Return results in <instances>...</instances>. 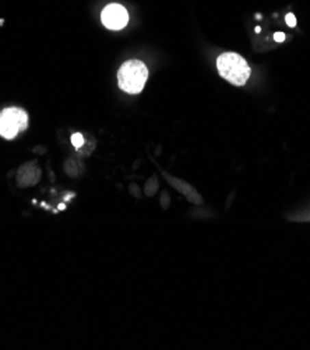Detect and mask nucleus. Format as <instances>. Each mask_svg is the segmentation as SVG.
I'll return each instance as SVG.
<instances>
[{
  "label": "nucleus",
  "mask_w": 310,
  "mask_h": 350,
  "mask_svg": "<svg viewBox=\"0 0 310 350\" xmlns=\"http://www.w3.org/2000/svg\"><path fill=\"white\" fill-rule=\"evenodd\" d=\"M217 68L220 76L228 83L242 87L250 77V67L245 57L233 52H225L217 59Z\"/></svg>",
  "instance_id": "f257e3e1"
},
{
  "label": "nucleus",
  "mask_w": 310,
  "mask_h": 350,
  "mask_svg": "<svg viewBox=\"0 0 310 350\" xmlns=\"http://www.w3.org/2000/svg\"><path fill=\"white\" fill-rule=\"evenodd\" d=\"M148 79V68L140 60H127L118 72V84L127 94H140Z\"/></svg>",
  "instance_id": "f03ea898"
},
{
  "label": "nucleus",
  "mask_w": 310,
  "mask_h": 350,
  "mask_svg": "<svg viewBox=\"0 0 310 350\" xmlns=\"http://www.w3.org/2000/svg\"><path fill=\"white\" fill-rule=\"evenodd\" d=\"M28 126V116L18 108H8L0 113V135L12 139Z\"/></svg>",
  "instance_id": "7ed1b4c3"
},
{
  "label": "nucleus",
  "mask_w": 310,
  "mask_h": 350,
  "mask_svg": "<svg viewBox=\"0 0 310 350\" xmlns=\"http://www.w3.org/2000/svg\"><path fill=\"white\" fill-rule=\"evenodd\" d=\"M101 21L108 29L119 31L126 27L129 21V13L122 5L112 3L102 10Z\"/></svg>",
  "instance_id": "20e7f679"
},
{
  "label": "nucleus",
  "mask_w": 310,
  "mask_h": 350,
  "mask_svg": "<svg viewBox=\"0 0 310 350\" xmlns=\"http://www.w3.org/2000/svg\"><path fill=\"white\" fill-rule=\"evenodd\" d=\"M72 144L76 148H80L84 144V137L80 133H76L72 135Z\"/></svg>",
  "instance_id": "39448f33"
},
{
  "label": "nucleus",
  "mask_w": 310,
  "mask_h": 350,
  "mask_svg": "<svg viewBox=\"0 0 310 350\" xmlns=\"http://www.w3.org/2000/svg\"><path fill=\"white\" fill-rule=\"evenodd\" d=\"M285 20H287V23H288V25H289V27H295V25H296V18H295V16H294L292 13L287 14Z\"/></svg>",
  "instance_id": "423d86ee"
},
{
  "label": "nucleus",
  "mask_w": 310,
  "mask_h": 350,
  "mask_svg": "<svg viewBox=\"0 0 310 350\" xmlns=\"http://www.w3.org/2000/svg\"><path fill=\"white\" fill-rule=\"evenodd\" d=\"M275 41H280V42H283L284 40H285V35L283 33V32H280V33H275Z\"/></svg>",
  "instance_id": "0eeeda50"
}]
</instances>
